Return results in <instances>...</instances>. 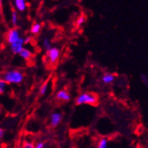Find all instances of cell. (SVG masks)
Wrapping results in <instances>:
<instances>
[{"mask_svg":"<svg viewBox=\"0 0 148 148\" xmlns=\"http://www.w3.org/2000/svg\"><path fill=\"white\" fill-rule=\"evenodd\" d=\"M23 73L18 70H8L2 75V79L8 84L18 85L23 82Z\"/></svg>","mask_w":148,"mask_h":148,"instance_id":"cell-1","label":"cell"},{"mask_svg":"<svg viewBox=\"0 0 148 148\" xmlns=\"http://www.w3.org/2000/svg\"><path fill=\"white\" fill-rule=\"evenodd\" d=\"M76 105H83V104H88V105H95L97 102V97L95 95L90 92H84L80 94L76 98Z\"/></svg>","mask_w":148,"mask_h":148,"instance_id":"cell-2","label":"cell"},{"mask_svg":"<svg viewBox=\"0 0 148 148\" xmlns=\"http://www.w3.org/2000/svg\"><path fill=\"white\" fill-rule=\"evenodd\" d=\"M20 37H21L20 31L17 28L14 27L12 29H10L6 34V41L9 45H11L12 43L17 41Z\"/></svg>","mask_w":148,"mask_h":148,"instance_id":"cell-3","label":"cell"},{"mask_svg":"<svg viewBox=\"0 0 148 148\" xmlns=\"http://www.w3.org/2000/svg\"><path fill=\"white\" fill-rule=\"evenodd\" d=\"M60 50L56 47H51V49L47 51V58L48 60L51 64H55L58 60L60 57Z\"/></svg>","mask_w":148,"mask_h":148,"instance_id":"cell-4","label":"cell"},{"mask_svg":"<svg viewBox=\"0 0 148 148\" xmlns=\"http://www.w3.org/2000/svg\"><path fill=\"white\" fill-rule=\"evenodd\" d=\"M23 45H24V38L21 36L17 41L12 43L10 45V49H11V51L13 54L18 55L20 51L23 48Z\"/></svg>","mask_w":148,"mask_h":148,"instance_id":"cell-5","label":"cell"},{"mask_svg":"<svg viewBox=\"0 0 148 148\" xmlns=\"http://www.w3.org/2000/svg\"><path fill=\"white\" fill-rule=\"evenodd\" d=\"M63 116L59 112H55L51 114L50 116V124L52 127H57L62 121Z\"/></svg>","mask_w":148,"mask_h":148,"instance_id":"cell-6","label":"cell"},{"mask_svg":"<svg viewBox=\"0 0 148 148\" xmlns=\"http://www.w3.org/2000/svg\"><path fill=\"white\" fill-rule=\"evenodd\" d=\"M56 99L62 101H69L71 99V96L70 93L66 90H60L57 92L56 94Z\"/></svg>","mask_w":148,"mask_h":148,"instance_id":"cell-7","label":"cell"},{"mask_svg":"<svg viewBox=\"0 0 148 148\" xmlns=\"http://www.w3.org/2000/svg\"><path fill=\"white\" fill-rule=\"evenodd\" d=\"M14 7L18 12H23L27 9V2L26 0H14Z\"/></svg>","mask_w":148,"mask_h":148,"instance_id":"cell-8","label":"cell"},{"mask_svg":"<svg viewBox=\"0 0 148 148\" xmlns=\"http://www.w3.org/2000/svg\"><path fill=\"white\" fill-rule=\"evenodd\" d=\"M18 55H19V56L21 58H23V60H29L32 58V56H33V54H32L31 51H29V49H26V48H23L20 51V52L18 53Z\"/></svg>","mask_w":148,"mask_h":148,"instance_id":"cell-9","label":"cell"},{"mask_svg":"<svg viewBox=\"0 0 148 148\" xmlns=\"http://www.w3.org/2000/svg\"><path fill=\"white\" fill-rule=\"evenodd\" d=\"M102 82L106 85H109L115 80V76L112 73H105L102 76Z\"/></svg>","mask_w":148,"mask_h":148,"instance_id":"cell-10","label":"cell"},{"mask_svg":"<svg viewBox=\"0 0 148 148\" xmlns=\"http://www.w3.org/2000/svg\"><path fill=\"white\" fill-rule=\"evenodd\" d=\"M42 29V24L39 23H33V26L31 27V29H30V33L33 34V35H37L40 33Z\"/></svg>","mask_w":148,"mask_h":148,"instance_id":"cell-11","label":"cell"},{"mask_svg":"<svg viewBox=\"0 0 148 148\" xmlns=\"http://www.w3.org/2000/svg\"><path fill=\"white\" fill-rule=\"evenodd\" d=\"M11 22L13 27H16L18 23V16L15 11H12V16H11Z\"/></svg>","mask_w":148,"mask_h":148,"instance_id":"cell-12","label":"cell"},{"mask_svg":"<svg viewBox=\"0 0 148 148\" xmlns=\"http://www.w3.org/2000/svg\"><path fill=\"white\" fill-rule=\"evenodd\" d=\"M97 148H108V140L105 138H102L97 143Z\"/></svg>","mask_w":148,"mask_h":148,"instance_id":"cell-13","label":"cell"},{"mask_svg":"<svg viewBox=\"0 0 148 148\" xmlns=\"http://www.w3.org/2000/svg\"><path fill=\"white\" fill-rule=\"evenodd\" d=\"M8 86V83L2 78H0V95L4 94Z\"/></svg>","mask_w":148,"mask_h":148,"instance_id":"cell-14","label":"cell"},{"mask_svg":"<svg viewBox=\"0 0 148 148\" xmlns=\"http://www.w3.org/2000/svg\"><path fill=\"white\" fill-rule=\"evenodd\" d=\"M42 46L43 48L46 50V51H48V50H49V49H51V42H50V40H49V38H47V37H45V39H43L42 41Z\"/></svg>","mask_w":148,"mask_h":148,"instance_id":"cell-15","label":"cell"},{"mask_svg":"<svg viewBox=\"0 0 148 148\" xmlns=\"http://www.w3.org/2000/svg\"><path fill=\"white\" fill-rule=\"evenodd\" d=\"M48 88H49V84H48V82H46L41 86V88L39 89V94H40L41 95H45V93H46L47 91H48Z\"/></svg>","mask_w":148,"mask_h":148,"instance_id":"cell-16","label":"cell"},{"mask_svg":"<svg viewBox=\"0 0 148 148\" xmlns=\"http://www.w3.org/2000/svg\"><path fill=\"white\" fill-rule=\"evenodd\" d=\"M85 23H86V18H85L84 16H81V17H79V18L77 19V21H76L77 26H79V27H81V26L83 25Z\"/></svg>","mask_w":148,"mask_h":148,"instance_id":"cell-17","label":"cell"},{"mask_svg":"<svg viewBox=\"0 0 148 148\" xmlns=\"http://www.w3.org/2000/svg\"><path fill=\"white\" fill-rule=\"evenodd\" d=\"M35 145L33 144V143L29 142V141H26L24 142L23 145V148H34Z\"/></svg>","mask_w":148,"mask_h":148,"instance_id":"cell-18","label":"cell"},{"mask_svg":"<svg viewBox=\"0 0 148 148\" xmlns=\"http://www.w3.org/2000/svg\"><path fill=\"white\" fill-rule=\"evenodd\" d=\"M141 79H142L143 83H144V85L147 86V87H148V78H147V76H145L144 74H142V75H141Z\"/></svg>","mask_w":148,"mask_h":148,"instance_id":"cell-19","label":"cell"},{"mask_svg":"<svg viewBox=\"0 0 148 148\" xmlns=\"http://www.w3.org/2000/svg\"><path fill=\"white\" fill-rule=\"evenodd\" d=\"M32 39H33V38L31 36H27L26 38H24V44H29V43H30Z\"/></svg>","mask_w":148,"mask_h":148,"instance_id":"cell-20","label":"cell"},{"mask_svg":"<svg viewBox=\"0 0 148 148\" xmlns=\"http://www.w3.org/2000/svg\"><path fill=\"white\" fill-rule=\"evenodd\" d=\"M44 147H45V143L42 142V141H40L36 145L34 148H44Z\"/></svg>","mask_w":148,"mask_h":148,"instance_id":"cell-21","label":"cell"},{"mask_svg":"<svg viewBox=\"0 0 148 148\" xmlns=\"http://www.w3.org/2000/svg\"><path fill=\"white\" fill-rule=\"evenodd\" d=\"M4 130L0 128V140H2L3 136H4Z\"/></svg>","mask_w":148,"mask_h":148,"instance_id":"cell-22","label":"cell"},{"mask_svg":"<svg viewBox=\"0 0 148 148\" xmlns=\"http://www.w3.org/2000/svg\"><path fill=\"white\" fill-rule=\"evenodd\" d=\"M1 4H2V0H0V7H1Z\"/></svg>","mask_w":148,"mask_h":148,"instance_id":"cell-23","label":"cell"}]
</instances>
